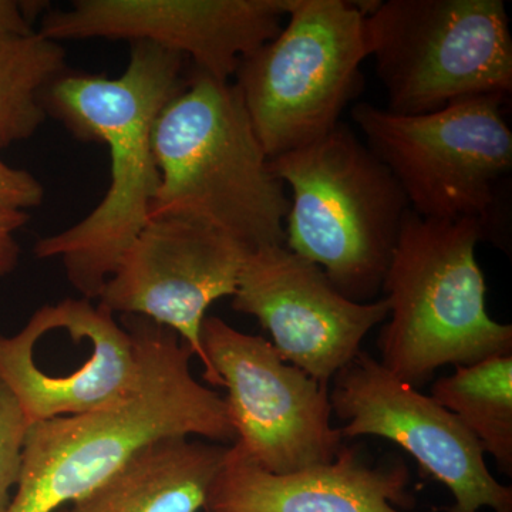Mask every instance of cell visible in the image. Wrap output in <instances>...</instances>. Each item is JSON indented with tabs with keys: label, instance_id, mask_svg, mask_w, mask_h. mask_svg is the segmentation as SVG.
Listing matches in <instances>:
<instances>
[{
	"label": "cell",
	"instance_id": "6da1fadb",
	"mask_svg": "<svg viewBox=\"0 0 512 512\" xmlns=\"http://www.w3.org/2000/svg\"><path fill=\"white\" fill-rule=\"evenodd\" d=\"M184 56L148 42L131 43L117 79L63 72L42 93L46 116L79 140L110 150V187L82 221L36 242L39 259H60L67 281L83 298L99 299L121 255L148 222L160 187L153 130L164 107L184 89Z\"/></svg>",
	"mask_w": 512,
	"mask_h": 512
},
{
	"label": "cell",
	"instance_id": "7a4b0ae2",
	"mask_svg": "<svg viewBox=\"0 0 512 512\" xmlns=\"http://www.w3.org/2000/svg\"><path fill=\"white\" fill-rule=\"evenodd\" d=\"M140 355V382L126 402L100 412L30 424L16 493L5 512H56L164 437L237 441L224 397L191 372V349L173 330L121 316Z\"/></svg>",
	"mask_w": 512,
	"mask_h": 512
},
{
	"label": "cell",
	"instance_id": "3957f363",
	"mask_svg": "<svg viewBox=\"0 0 512 512\" xmlns=\"http://www.w3.org/2000/svg\"><path fill=\"white\" fill-rule=\"evenodd\" d=\"M153 151L160 187L148 221L200 222L249 251L285 245L286 187L234 83L191 73L158 116Z\"/></svg>",
	"mask_w": 512,
	"mask_h": 512
},
{
	"label": "cell",
	"instance_id": "277c9868",
	"mask_svg": "<svg viewBox=\"0 0 512 512\" xmlns=\"http://www.w3.org/2000/svg\"><path fill=\"white\" fill-rule=\"evenodd\" d=\"M474 221H434L409 211L384 275L389 315L380 330V360L420 389L440 367L512 355V326L487 311V285Z\"/></svg>",
	"mask_w": 512,
	"mask_h": 512
},
{
	"label": "cell",
	"instance_id": "5b68a950",
	"mask_svg": "<svg viewBox=\"0 0 512 512\" xmlns=\"http://www.w3.org/2000/svg\"><path fill=\"white\" fill-rule=\"evenodd\" d=\"M269 161L292 192L285 247L319 266L350 301L372 302L410 211L396 178L342 123Z\"/></svg>",
	"mask_w": 512,
	"mask_h": 512
},
{
	"label": "cell",
	"instance_id": "8992f818",
	"mask_svg": "<svg viewBox=\"0 0 512 512\" xmlns=\"http://www.w3.org/2000/svg\"><path fill=\"white\" fill-rule=\"evenodd\" d=\"M367 50L403 116L512 92V36L501 0H387L366 13Z\"/></svg>",
	"mask_w": 512,
	"mask_h": 512
},
{
	"label": "cell",
	"instance_id": "52a82bcc",
	"mask_svg": "<svg viewBox=\"0 0 512 512\" xmlns=\"http://www.w3.org/2000/svg\"><path fill=\"white\" fill-rule=\"evenodd\" d=\"M504 103L501 97H470L417 116L360 103L352 117L366 146L396 178L410 211L426 220L474 221L488 237L512 170Z\"/></svg>",
	"mask_w": 512,
	"mask_h": 512
},
{
	"label": "cell",
	"instance_id": "ba28073f",
	"mask_svg": "<svg viewBox=\"0 0 512 512\" xmlns=\"http://www.w3.org/2000/svg\"><path fill=\"white\" fill-rule=\"evenodd\" d=\"M286 18L274 39L241 60L232 82L269 160L340 124L369 57L359 2L292 0Z\"/></svg>",
	"mask_w": 512,
	"mask_h": 512
},
{
	"label": "cell",
	"instance_id": "9c48e42d",
	"mask_svg": "<svg viewBox=\"0 0 512 512\" xmlns=\"http://www.w3.org/2000/svg\"><path fill=\"white\" fill-rule=\"evenodd\" d=\"M136 340L92 299H63L0 335V380L28 424L100 412L133 396L140 382Z\"/></svg>",
	"mask_w": 512,
	"mask_h": 512
},
{
	"label": "cell",
	"instance_id": "30bf717a",
	"mask_svg": "<svg viewBox=\"0 0 512 512\" xmlns=\"http://www.w3.org/2000/svg\"><path fill=\"white\" fill-rule=\"evenodd\" d=\"M201 345L205 382L228 390L235 443L256 464L284 476L335 460L343 437L330 423L329 384L286 363L269 340L215 316L202 322Z\"/></svg>",
	"mask_w": 512,
	"mask_h": 512
},
{
	"label": "cell",
	"instance_id": "8fae6325",
	"mask_svg": "<svg viewBox=\"0 0 512 512\" xmlns=\"http://www.w3.org/2000/svg\"><path fill=\"white\" fill-rule=\"evenodd\" d=\"M332 382V412L346 421L343 440L380 437L402 447L453 495L446 512H512V488L495 480L476 437L431 396L363 350Z\"/></svg>",
	"mask_w": 512,
	"mask_h": 512
},
{
	"label": "cell",
	"instance_id": "7c38bea8",
	"mask_svg": "<svg viewBox=\"0 0 512 512\" xmlns=\"http://www.w3.org/2000/svg\"><path fill=\"white\" fill-rule=\"evenodd\" d=\"M292 0H74L37 33L62 40L148 42L184 56L194 72L231 82L241 60L274 39Z\"/></svg>",
	"mask_w": 512,
	"mask_h": 512
},
{
	"label": "cell",
	"instance_id": "4fadbf2b",
	"mask_svg": "<svg viewBox=\"0 0 512 512\" xmlns=\"http://www.w3.org/2000/svg\"><path fill=\"white\" fill-rule=\"evenodd\" d=\"M249 249L200 222L151 220L133 239L99 303L114 315L143 316L173 330L208 372L202 322L218 299L234 296Z\"/></svg>",
	"mask_w": 512,
	"mask_h": 512
},
{
	"label": "cell",
	"instance_id": "5bb4252c",
	"mask_svg": "<svg viewBox=\"0 0 512 512\" xmlns=\"http://www.w3.org/2000/svg\"><path fill=\"white\" fill-rule=\"evenodd\" d=\"M232 309L258 319L286 363L325 384L389 315L386 299L350 301L319 266L285 245L249 252Z\"/></svg>",
	"mask_w": 512,
	"mask_h": 512
},
{
	"label": "cell",
	"instance_id": "9a60e30c",
	"mask_svg": "<svg viewBox=\"0 0 512 512\" xmlns=\"http://www.w3.org/2000/svg\"><path fill=\"white\" fill-rule=\"evenodd\" d=\"M410 471L400 458L367 463L359 446L340 448L329 464L298 473H269L237 443L205 498V512H403L416 500Z\"/></svg>",
	"mask_w": 512,
	"mask_h": 512
},
{
	"label": "cell",
	"instance_id": "2e32d148",
	"mask_svg": "<svg viewBox=\"0 0 512 512\" xmlns=\"http://www.w3.org/2000/svg\"><path fill=\"white\" fill-rule=\"evenodd\" d=\"M227 446L197 437H164L138 450L83 497L56 512H198Z\"/></svg>",
	"mask_w": 512,
	"mask_h": 512
},
{
	"label": "cell",
	"instance_id": "e0dca14e",
	"mask_svg": "<svg viewBox=\"0 0 512 512\" xmlns=\"http://www.w3.org/2000/svg\"><path fill=\"white\" fill-rule=\"evenodd\" d=\"M430 396L476 437L501 473L512 476V355L457 366L436 380Z\"/></svg>",
	"mask_w": 512,
	"mask_h": 512
},
{
	"label": "cell",
	"instance_id": "ac0fdd59",
	"mask_svg": "<svg viewBox=\"0 0 512 512\" xmlns=\"http://www.w3.org/2000/svg\"><path fill=\"white\" fill-rule=\"evenodd\" d=\"M66 70L64 47L37 30L0 36V148L28 140L45 123L43 90Z\"/></svg>",
	"mask_w": 512,
	"mask_h": 512
},
{
	"label": "cell",
	"instance_id": "d6986e66",
	"mask_svg": "<svg viewBox=\"0 0 512 512\" xmlns=\"http://www.w3.org/2000/svg\"><path fill=\"white\" fill-rule=\"evenodd\" d=\"M29 424L18 400L0 380V512L8 510L19 483Z\"/></svg>",
	"mask_w": 512,
	"mask_h": 512
},
{
	"label": "cell",
	"instance_id": "ffe728a7",
	"mask_svg": "<svg viewBox=\"0 0 512 512\" xmlns=\"http://www.w3.org/2000/svg\"><path fill=\"white\" fill-rule=\"evenodd\" d=\"M45 198V188L35 175L10 167L0 160V208L28 211L39 207Z\"/></svg>",
	"mask_w": 512,
	"mask_h": 512
},
{
	"label": "cell",
	"instance_id": "44dd1931",
	"mask_svg": "<svg viewBox=\"0 0 512 512\" xmlns=\"http://www.w3.org/2000/svg\"><path fill=\"white\" fill-rule=\"evenodd\" d=\"M29 221L26 211L0 208V276L10 274L19 261V245L15 232L25 227Z\"/></svg>",
	"mask_w": 512,
	"mask_h": 512
},
{
	"label": "cell",
	"instance_id": "7402d4cb",
	"mask_svg": "<svg viewBox=\"0 0 512 512\" xmlns=\"http://www.w3.org/2000/svg\"><path fill=\"white\" fill-rule=\"evenodd\" d=\"M37 2H15L0 0V36H30L36 33L33 29V18L47 6H39Z\"/></svg>",
	"mask_w": 512,
	"mask_h": 512
}]
</instances>
